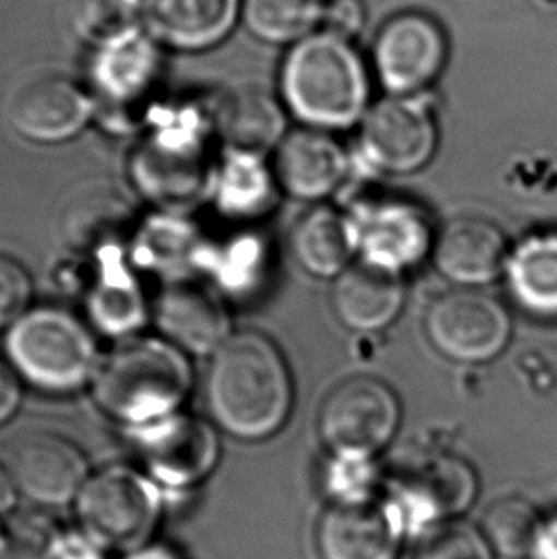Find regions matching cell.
<instances>
[{"label":"cell","instance_id":"15","mask_svg":"<svg viewBox=\"0 0 557 559\" xmlns=\"http://www.w3.org/2000/svg\"><path fill=\"white\" fill-rule=\"evenodd\" d=\"M357 252L365 262L403 273L428 257L434 231L420 206L400 199L363 204L349 216Z\"/></svg>","mask_w":557,"mask_h":559},{"label":"cell","instance_id":"3","mask_svg":"<svg viewBox=\"0 0 557 559\" xmlns=\"http://www.w3.org/2000/svg\"><path fill=\"white\" fill-rule=\"evenodd\" d=\"M193 384L188 354L166 338L130 336L99 359L98 407L129 430L178 413Z\"/></svg>","mask_w":557,"mask_h":559},{"label":"cell","instance_id":"39","mask_svg":"<svg viewBox=\"0 0 557 559\" xmlns=\"http://www.w3.org/2000/svg\"><path fill=\"white\" fill-rule=\"evenodd\" d=\"M528 559H557V518L544 522L535 548Z\"/></svg>","mask_w":557,"mask_h":559},{"label":"cell","instance_id":"42","mask_svg":"<svg viewBox=\"0 0 557 559\" xmlns=\"http://www.w3.org/2000/svg\"><path fill=\"white\" fill-rule=\"evenodd\" d=\"M317 2H324V0H317Z\"/></svg>","mask_w":557,"mask_h":559},{"label":"cell","instance_id":"2","mask_svg":"<svg viewBox=\"0 0 557 559\" xmlns=\"http://www.w3.org/2000/svg\"><path fill=\"white\" fill-rule=\"evenodd\" d=\"M278 86L283 106L308 129H349L369 111V66L354 40L329 31L286 50Z\"/></svg>","mask_w":557,"mask_h":559},{"label":"cell","instance_id":"4","mask_svg":"<svg viewBox=\"0 0 557 559\" xmlns=\"http://www.w3.org/2000/svg\"><path fill=\"white\" fill-rule=\"evenodd\" d=\"M214 122L180 111L138 145L130 176L147 203L168 212L193 209L214 191L218 167L211 152Z\"/></svg>","mask_w":557,"mask_h":559},{"label":"cell","instance_id":"28","mask_svg":"<svg viewBox=\"0 0 557 559\" xmlns=\"http://www.w3.org/2000/svg\"><path fill=\"white\" fill-rule=\"evenodd\" d=\"M275 183V175L265 167L262 155L229 152L218 167L212 193L220 211L229 218H258L270 209Z\"/></svg>","mask_w":557,"mask_h":559},{"label":"cell","instance_id":"40","mask_svg":"<svg viewBox=\"0 0 557 559\" xmlns=\"http://www.w3.org/2000/svg\"><path fill=\"white\" fill-rule=\"evenodd\" d=\"M17 499H20V491L15 487L14 477L10 474L7 464L0 462V515L15 510Z\"/></svg>","mask_w":557,"mask_h":559},{"label":"cell","instance_id":"22","mask_svg":"<svg viewBox=\"0 0 557 559\" xmlns=\"http://www.w3.org/2000/svg\"><path fill=\"white\" fill-rule=\"evenodd\" d=\"M477 489L479 481L470 462L457 454H439L395 492L418 527L434 530L439 523L459 520L470 510Z\"/></svg>","mask_w":557,"mask_h":559},{"label":"cell","instance_id":"5","mask_svg":"<svg viewBox=\"0 0 557 559\" xmlns=\"http://www.w3.org/2000/svg\"><path fill=\"white\" fill-rule=\"evenodd\" d=\"M4 356L22 380L46 393H73L94 380L98 344L71 311L31 308L7 331Z\"/></svg>","mask_w":557,"mask_h":559},{"label":"cell","instance_id":"24","mask_svg":"<svg viewBox=\"0 0 557 559\" xmlns=\"http://www.w3.org/2000/svg\"><path fill=\"white\" fill-rule=\"evenodd\" d=\"M212 122L229 152L264 157L286 136L283 104L260 88L227 92L212 109Z\"/></svg>","mask_w":557,"mask_h":559},{"label":"cell","instance_id":"36","mask_svg":"<svg viewBox=\"0 0 557 559\" xmlns=\"http://www.w3.org/2000/svg\"><path fill=\"white\" fill-rule=\"evenodd\" d=\"M367 17L369 14L363 0H324L319 29L354 40L365 29Z\"/></svg>","mask_w":557,"mask_h":559},{"label":"cell","instance_id":"38","mask_svg":"<svg viewBox=\"0 0 557 559\" xmlns=\"http://www.w3.org/2000/svg\"><path fill=\"white\" fill-rule=\"evenodd\" d=\"M22 403V377L7 356H0V424L8 423Z\"/></svg>","mask_w":557,"mask_h":559},{"label":"cell","instance_id":"31","mask_svg":"<svg viewBox=\"0 0 557 559\" xmlns=\"http://www.w3.org/2000/svg\"><path fill=\"white\" fill-rule=\"evenodd\" d=\"M61 530L38 510L0 515V559H54Z\"/></svg>","mask_w":557,"mask_h":559},{"label":"cell","instance_id":"32","mask_svg":"<svg viewBox=\"0 0 557 559\" xmlns=\"http://www.w3.org/2000/svg\"><path fill=\"white\" fill-rule=\"evenodd\" d=\"M145 0H75L76 33L92 46L143 25Z\"/></svg>","mask_w":557,"mask_h":559},{"label":"cell","instance_id":"34","mask_svg":"<svg viewBox=\"0 0 557 559\" xmlns=\"http://www.w3.org/2000/svg\"><path fill=\"white\" fill-rule=\"evenodd\" d=\"M482 527L462 520L439 523L420 538L416 559H495Z\"/></svg>","mask_w":557,"mask_h":559},{"label":"cell","instance_id":"33","mask_svg":"<svg viewBox=\"0 0 557 559\" xmlns=\"http://www.w3.org/2000/svg\"><path fill=\"white\" fill-rule=\"evenodd\" d=\"M324 495L331 504H367L375 502L380 489V472L375 459L336 456L327 464L323 476Z\"/></svg>","mask_w":557,"mask_h":559},{"label":"cell","instance_id":"21","mask_svg":"<svg viewBox=\"0 0 557 559\" xmlns=\"http://www.w3.org/2000/svg\"><path fill=\"white\" fill-rule=\"evenodd\" d=\"M273 175L294 199L321 201L344 182L346 152L327 130H294L278 144Z\"/></svg>","mask_w":557,"mask_h":559},{"label":"cell","instance_id":"30","mask_svg":"<svg viewBox=\"0 0 557 559\" xmlns=\"http://www.w3.org/2000/svg\"><path fill=\"white\" fill-rule=\"evenodd\" d=\"M543 514L533 502L505 497L483 515L482 531L495 554L508 559H528L544 527Z\"/></svg>","mask_w":557,"mask_h":559},{"label":"cell","instance_id":"23","mask_svg":"<svg viewBox=\"0 0 557 559\" xmlns=\"http://www.w3.org/2000/svg\"><path fill=\"white\" fill-rule=\"evenodd\" d=\"M405 302L400 273L359 260L340 273L332 287V306L340 321L359 333L392 325Z\"/></svg>","mask_w":557,"mask_h":559},{"label":"cell","instance_id":"11","mask_svg":"<svg viewBox=\"0 0 557 559\" xmlns=\"http://www.w3.org/2000/svg\"><path fill=\"white\" fill-rule=\"evenodd\" d=\"M426 333L439 354L460 364H485L502 354L512 319L497 298L475 288L439 296L426 313Z\"/></svg>","mask_w":557,"mask_h":559},{"label":"cell","instance_id":"1","mask_svg":"<svg viewBox=\"0 0 557 559\" xmlns=\"http://www.w3.org/2000/svg\"><path fill=\"white\" fill-rule=\"evenodd\" d=\"M293 378L285 357L264 334L235 333L212 354L206 405L222 430L260 441L275 436L293 408Z\"/></svg>","mask_w":557,"mask_h":559},{"label":"cell","instance_id":"13","mask_svg":"<svg viewBox=\"0 0 557 559\" xmlns=\"http://www.w3.org/2000/svg\"><path fill=\"white\" fill-rule=\"evenodd\" d=\"M20 497L43 508L75 504L92 476L86 454L54 431H33L17 439L7 462Z\"/></svg>","mask_w":557,"mask_h":559},{"label":"cell","instance_id":"35","mask_svg":"<svg viewBox=\"0 0 557 559\" xmlns=\"http://www.w3.org/2000/svg\"><path fill=\"white\" fill-rule=\"evenodd\" d=\"M33 281L25 265L0 252V329H10L31 310Z\"/></svg>","mask_w":557,"mask_h":559},{"label":"cell","instance_id":"26","mask_svg":"<svg viewBox=\"0 0 557 559\" xmlns=\"http://www.w3.org/2000/svg\"><path fill=\"white\" fill-rule=\"evenodd\" d=\"M505 273L523 310L557 319V231L529 235L510 252Z\"/></svg>","mask_w":557,"mask_h":559},{"label":"cell","instance_id":"8","mask_svg":"<svg viewBox=\"0 0 557 559\" xmlns=\"http://www.w3.org/2000/svg\"><path fill=\"white\" fill-rule=\"evenodd\" d=\"M449 60V38L434 15H390L372 40V73L390 96H416L436 83Z\"/></svg>","mask_w":557,"mask_h":559},{"label":"cell","instance_id":"10","mask_svg":"<svg viewBox=\"0 0 557 559\" xmlns=\"http://www.w3.org/2000/svg\"><path fill=\"white\" fill-rule=\"evenodd\" d=\"M161 75V45L140 25L94 46L92 99L104 121L129 129L134 109L143 106Z\"/></svg>","mask_w":557,"mask_h":559},{"label":"cell","instance_id":"9","mask_svg":"<svg viewBox=\"0 0 557 559\" xmlns=\"http://www.w3.org/2000/svg\"><path fill=\"white\" fill-rule=\"evenodd\" d=\"M130 431L143 472L166 492L191 491L218 466V431L199 416L178 411Z\"/></svg>","mask_w":557,"mask_h":559},{"label":"cell","instance_id":"17","mask_svg":"<svg viewBox=\"0 0 557 559\" xmlns=\"http://www.w3.org/2000/svg\"><path fill=\"white\" fill-rule=\"evenodd\" d=\"M405 538L386 500L331 504L317 523L321 559H398Z\"/></svg>","mask_w":557,"mask_h":559},{"label":"cell","instance_id":"41","mask_svg":"<svg viewBox=\"0 0 557 559\" xmlns=\"http://www.w3.org/2000/svg\"><path fill=\"white\" fill-rule=\"evenodd\" d=\"M122 559H183L180 552L173 548L170 545L165 543H157V540H151L147 545L140 546L132 552L125 554Z\"/></svg>","mask_w":557,"mask_h":559},{"label":"cell","instance_id":"19","mask_svg":"<svg viewBox=\"0 0 557 559\" xmlns=\"http://www.w3.org/2000/svg\"><path fill=\"white\" fill-rule=\"evenodd\" d=\"M241 15L242 0H145L143 27L161 46L204 52L222 45Z\"/></svg>","mask_w":557,"mask_h":559},{"label":"cell","instance_id":"14","mask_svg":"<svg viewBox=\"0 0 557 559\" xmlns=\"http://www.w3.org/2000/svg\"><path fill=\"white\" fill-rule=\"evenodd\" d=\"M7 119L20 136L37 144H61L75 138L96 114L88 91L71 76L38 75L8 96Z\"/></svg>","mask_w":557,"mask_h":559},{"label":"cell","instance_id":"37","mask_svg":"<svg viewBox=\"0 0 557 559\" xmlns=\"http://www.w3.org/2000/svg\"><path fill=\"white\" fill-rule=\"evenodd\" d=\"M102 546L92 540L83 530H61L54 559H107Z\"/></svg>","mask_w":557,"mask_h":559},{"label":"cell","instance_id":"25","mask_svg":"<svg viewBox=\"0 0 557 559\" xmlns=\"http://www.w3.org/2000/svg\"><path fill=\"white\" fill-rule=\"evenodd\" d=\"M291 249L309 275L336 280L357 254L352 219L329 206H316L294 227Z\"/></svg>","mask_w":557,"mask_h":559},{"label":"cell","instance_id":"16","mask_svg":"<svg viewBox=\"0 0 557 559\" xmlns=\"http://www.w3.org/2000/svg\"><path fill=\"white\" fill-rule=\"evenodd\" d=\"M163 338L186 354L212 356L232 336V318L216 293L191 280H174L151 306Z\"/></svg>","mask_w":557,"mask_h":559},{"label":"cell","instance_id":"27","mask_svg":"<svg viewBox=\"0 0 557 559\" xmlns=\"http://www.w3.org/2000/svg\"><path fill=\"white\" fill-rule=\"evenodd\" d=\"M102 273L88 293V316L102 333L130 338L145 325L151 308L137 277L121 264L119 250L102 254Z\"/></svg>","mask_w":557,"mask_h":559},{"label":"cell","instance_id":"29","mask_svg":"<svg viewBox=\"0 0 557 559\" xmlns=\"http://www.w3.org/2000/svg\"><path fill=\"white\" fill-rule=\"evenodd\" d=\"M321 12L317 0H242L241 22L265 45L291 48L319 31Z\"/></svg>","mask_w":557,"mask_h":559},{"label":"cell","instance_id":"18","mask_svg":"<svg viewBox=\"0 0 557 559\" xmlns=\"http://www.w3.org/2000/svg\"><path fill=\"white\" fill-rule=\"evenodd\" d=\"M137 227V211L115 183L91 182L76 188L61 209L60 229L71 249L92 254L119 250Z\"/></svg>","mask_w":557,"mask_h":559},{"label":"cell","instance_id":"20","mask_svg":"<svg viewBox=\"0 0 557 559\" xmlns=\"http://www.w3.org/2000/svg\"><path fill=\"white\" fill-rule=\"evenodd\" d=\"M431 252L437 272L466 288L497 280L510 257L500 227L479 216H462L445 224Z\"/></svg>","mask_w":557,"mask_h":559},{"label":"cell","instance_id":"6","mask_svg":"<svg viewBox=\"0 0 557 559\" xmlns=\"http://www.w3.org/2000/svg\"><path fill=\"white\" fill-rule=\"evenodd\" d=\"M166 491L145 472L107 466L88 477L75 500L76 522L106 552L129 554L155 537Z\"/></svg>","mask_w":557,"mask_h":559},{"label":"cell","instance_id":"12","mask_svg":"<svg viewBox=\"0 0 557 559\" xmlns=\"http://www.w3.org/2000/svg\"><path fill=\"white\" fill-rule=\"evenodd\" d=\"M362 152L388 175H413L437 150V124L416 96H388L363 117Z\"/></svg>","mask_w":557,"mask_h":559},{"label":"cell","instance_id":"7","mask_svg":"<svg viewBox=\"0 0 557 559\" xmlns=\"http://www.w3.org/2000/svg\"><path fill=\"white\" fill-rule=\"evenodd\" d=\"M400 423V400L392 388L378 378L354 377L324 397L317 428L332 454L375 459Z\"/></svg>","mask_w":557,"mask_h":559}]
</instances>
